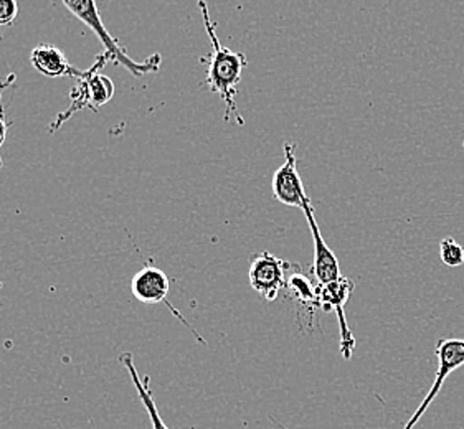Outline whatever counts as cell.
<instances>
[{"mask_svg": "<svg viewBox=\"0 0 464 429\" xmlns=\"http://www.w3.org/2000/svg\"><path fill=\"white\" fill-rule=\"evenodd\" d=\"M198 7L202 10L205 30H207L210 43H212V53L208 58H204V62L208 63L204 81L205 86L212 93L218 94L222 98L225 108H227L225 121H230L232 116H235L237 122L243 124L242 114L235 103V96L238 93V84L242 81L243 70H245V66L248 65V60L245 53L223 47L220 40L217 37L215 24L210 19L207 4L198 2Z\"/></svg>", "mask_w": 464, "mask_h": 429, "instance_id": "6da1fadb", "label": "cell"}, {"mask_svg": "<svg viewBox=\"0 0 464 429\" xmlns=\"http://www.w3.org/2000/svg\"><path fill=\"white\" fill-rule=\"evenodd\" d=\"M293 270V264L289 262H283L273 253L261 252L251 260L248 280L253 291H256L261 298L266 299L269 302L276 300L279 292L286 290L288 280L286 271Z\"/></svg>", "mask_w": 464, "mask_h": 429, "instance_id": "5b68a950", "label": "cell"}, {"mask_svg": "<svg viewBox=\"0 0 464 429\" xmlns=\"http://www.w3.org/2000/svg\"><path fill=\"white\" fill-rule=\"evenodd\" d=\"M303 214L306 216L309 230L313 234V243H314V262H313V274L317 281V286H327L331 282L341 280V266H339V260L335 256L334 252L327 246L324 242L319 224L314 216V208L311 200L307 202L306 205L303 206Z\"/></svg>", "mask_w": 464, "mask_h": 429, "instance_id": "9c48e42d", "label": "cell"}, {"mask_svg": "<svg viewBox=\"0 0 464 429\" xmlns=\"http://www.w3.org/2000/svg\"><path fill=\"white\" fill-rule=\"evenodd\" d=\"M353 282L347 278H341L327 286H317L319 306L324 308L325 310L337 312L339 326H341V352L345 360H349L353 357V348H355V338H353L349 324L345 320V310H343L347 300L353 296Z\"/></svg>", "mask_w": 464, "mask_h": 429, "instance_id": "ba28073f", "label": "cell"}, {"mask_svg": "<svg viewBox=\"0 0 464 429\" xmlns=\"http://www.w3.org/2000/svg\"><path fill=\"white\" fill-rule=\"evenodd\" d=\"M5 118H4V110H2V104H0V148H2V144H4V140H5V136H7V128H9V124L4 121Z\"/></svg>", "mask_w": 464, "mask_h": 429, "instance_id": "9a60e30c", "label": "cell"}, {"mask_svg": "<svg viewBox=\"0 0 464 429\" xmlns=\"http://www.w3.org/2000/svg\"><path fill=\"white\" fill-rule=\"evenodd\" d=\"M286 290L295 296V298L307 304V306H319V299H317V286L314 288L311 280L304 276L303 272H295L288 280Z\"/></svg>", "mask_w": 464, "mask_h": 429, "instance_id": "7c38bea8", "label": "cell"}, {"mask_svg": "<svg viewBox=\"0 0 464 429\" xmlns=\"http://www.w3.org/2000/svg\"><path fill=\"white\" fill-rule=\"evenodd\" d=\"M19 15V4L15 0H0V30L9 28ZM2 38V32H0Z\"/></svg>", "mask_w": 464, "mask_h": 429, "instance_id": "5bb4252c", "label": "cell"}, {"mask_svg": "<svg viewBox=\"0 0 464 429\" xmlns=\"http://www.w3.org/2000/svg\"><path fill=\"white\" fill-rule=\"evenodd\" d=\"M440 258L448 268H458L464 262V248L455 238L448 236L440 243Z\"/></svg>", "mask_w": 464, "mask_h": 429, "instance_id": "4fadbf2b", "label": "cell"}, {"mask_svg": "<svg viewBox=\"0 0 464 429\" xmlns=\"http://www.w3.org/2000/svg\"><path fill=\"white\" fill-rule=\"evenodd\" d=\"M63 5L73 14L76 19L82 20L84 25H88L93 30L96 37L100 38V42L104 47V55L102 56L108 62H112L118 66L126 68L130 75L138 76V78L148 75V73H154L160 68L162 56L159 53L149 56L146 62H134L132 58H130L126 48H122L120 42L110 33V30L104 27L102 14H100L96 2H92V0H65Z\"/></svg>", "mask_w": 464, "mask_h": 429, "instance_id": "7a4b0ae2", "label": "cell"}, {"mask_svg": "<svg viewBox=\"0 0 464 429\" xmlns=\"http://www.w3.org/2000/svg\"><path fill=\"white\" fill-rule=\"evenodd\" d=\"M120 362L126 367L130 380H132L136 390H138L140 402L144 405V408L148 411L149 418H150L152 429H169L168 424L164 423V420H162L160 415H159L158 405L154 402V395H152L150 386H149L148 375L140 378L138 370H136V365H134V357L130 354H122L121 357H120Z\"/></svg>", "mask_w": 464, "mask_h": 429, "instance_id": "8fae6325", "label": "cell"}, {"mask_svg": "<svg viewBox=\"0 0 464 429\" xmlns=\"http://www.w3.org/2000/svg\"><path fill=\"white\" fill-rule=\"evenodd\" d=\"M32 65L34 68L40 72L42 75L48 76V78H82L83 72L78 70L76 66L70 65L68 58L65 53L58 47H53L50 43H42L37 48H34L32 55Z\"/></svg>", "mask_w": 464, "mask_h": 429, "instance_id": "30bf717a", "label": "cell"}, {"mask_svg": "<svg viewBox=\"0 0 464 429\" xmlns=\"http://www.w3.org/2000/svg\"><path fill=\"white\" fill-rule=\"evenodd\" d=\"M169 290H170V281L168 274L162 270H159L158 266L146 264L142 270L136 272V276L132 278L130 282V291L132 296L138 299L142 304H164L168 306L169 310H172L176 314V318L188 327V330L194 334L198 342L205 344L204 338L197 334L194 327L182 318V314L177 310L168 300Z\"/></svg>", "mask_w": 464, "mask_h": 429, "instance_id": "8992f818", "label": "cell"}, {"mask_svg": "<svg viewBox=\"0 0 464 429\" xmlns=\"http://www.w3.org/2000/svg\"><path fill=\"white\" fill-rule=\"evenodd\" d=\"M108 63L104 56L96 60L93 68L83 72V76L76 80V84L72 90V106L65 112H60L56 121L52 124L50 131L53 132L68 121L74 112L82 110H93L98 111L102 106L110 103L114 96V83L108 76L102 75L100 70Z\"/></svg>", "mask_w": 464, "mask_h": 429, "instance_id": "3957f363", "label": "cell"}, {"mask_svg": "<svg viewBox=\"0 0 464 429\" xmlns=\"http://www.w3.org/2000/svg\"><path fill=\"white\" fill-rule=\"evenodd\" d=\"M285 156H286V162L275 172L271 180V190L279 204L297 206L303 210V206L306 205L311 198L307 196L303 178L297 172L296 146L286 142Z\"/></svg>", "mask_w": 464, "mask_h": 429, "instance_id": "52a82bcc", "label": "cell"}, {"mask_svg": "<svg viewBox=\"0 0 464 429\" xmlns=\"http://www.w3.org/2000/svg\"><path fill=\"white\" fill-rule=\"evenodd\" d=\"M463 146H464V142H463Z\"/></svg>", "mask_w": 464, "mask_h": 429, "instance_id": "2e32d148", "label": "cell"}, {"mask_svg": "<svg viewBox=\"0 0 464 429\" xmlns=\"http://www.w3.org/2000/svg\"><path fill=\"white\" fill-rule=\"evenodd\" d=\"M438 368L435 382L431 385V388L428 390L427 396L423 398L421 405L415 410L413 416L407 421L405 428L413 429L417 426L418 421L421 420V416L427 413L428 408L431 406V403L435 402L438 393L441 390L443 383L450 375L458 370L459 367L464 365V338H441L438 340L437 348Z\"/></svg>", "mask_w": 464, "mask_h": 429, "instance_id": "277c9868", "label": "cell"}]
</instances>
